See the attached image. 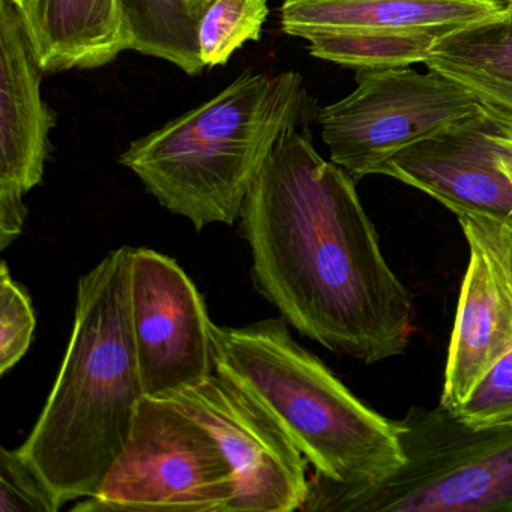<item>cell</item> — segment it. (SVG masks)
Segmentation results:
<instances>
[{
  "label": "cell",
  "instance_id": "16",
  "mask_svg": "<svg viewBox=\"0 0 512 512\" xmlns=\"http://www.w3.org/2000/svg\"><path fill=\"white\" fill-rule=\"evenodd\" d=\"M119 8L130 50L170 62L188 76L203 73L200 19L187 0H119Z\"/></svg>",
  "mask_w": 512,
  "mask_h": 512
},
{
  "label": "cell",
  "instance_id": "17",
  "mask_svg": "<svg viewBox=\"0 0 512 512\" xmlns=\"http://www.w3.org/2000/svg\"><path fill=\"white\" fill-rule=\"evenodd\" d=\"M268 14V0H214L199 25L205 68L223 67L245 43L259 41Z\"/></svg>",
  "mask_w": 512,
  "mask_h": 512
},
{
  "label": "cell",
  "instance_id": "4",
  "mask_svg": "<svg viewBox=\"0 0 512 512\" xmlns=\"http://www.w3.org/2000/svg\"><path fill=\"white\" fill-rule=\"evenodd\" d=\"M214 355L215 371L262 403L317 475L379 481L404 463L397 421L362 403L292 337L283 317L215 326Z\"/></svg>",
  "mask_w": 512,
  "mask_h": 512
},
{
  "label": "cell",
  "instance_id": "10",
  "mask_svg": "<svg viewBox=\"0 0 512 512\" xmlns=\"http://www.w3.org/2000/svg\"><path fill=\"white\" fill-rule=\"evenodd\" d=\"M172 401L214 434L232 464L235 497L224 512L301 511L307 460L250 392L215 371Z\"/></svg>",
  "mask_w": 512,
  "mask_h": 512
},
{
  "label": "cell",
  "instance_id": "2",
  "mask_svg": "<svg viewBox=\"0 0 512 512\" xmlns=\"http://www.w3.org/2000/svg\"><path fill=\"white\" fill-rule=\"evenodd\" d=\"M131 254L116 248L80 278L61 370L19 448L59 509L100 487L145 397L128 305Z\"/></svg>",
  "mask_w": 512,
  "mask_h": 512
},
{
  "label": "cell",
  "instance_id": "13",
  "mask_svg": "<svg viewBox=\"0 0 512 512\" xmlns=\"http://www.w3.org/2000/svg\"><path fill=\"white\" fill-rule=\"evenodd\" d=\"M44 70L13 0H0V248L25 227V196L43 181L56 116L41 97Z\"/></svg>",
  "mask_w": 512,
  "mask_h": 512
},
{
  "label": "cell",
  "instance_id": "18",
  "mask_svg": "<svg viewBox=\"0 0 512 512\" xmlns=\"http://www.w3.org/2000/svg\"><path fill=\"white\" fill-rule=\"evenodd\" d=\"M35 319L31 298L11 277L7 262L0 268V374L13 370L28 353L34 338Z\"/></svg>",
  "mask_w": 512,
  "mask_h": 512
},
{
  "label": "cell",
  "instance_id": "20",
  "mask_svg": "<svg viewBox=\"0 0 512 512\" xmlns=\"http://www.w3.org/2000/svg\"><path fill=\"white\" fill-rule=\"evenodd\" d=\"M55 497L19 449H0V512H58Z\"/></svg>",
  "mask_w": 512,
  "mask_h": 512
},
{
  "label": "cell",
  "instance_id": "6",
  "mask_svg": "<svg viewBox=\"0 0 512 512\" xmlns=\"http://www.w3.org/2000/svg\"><path fill=\"white\" fill-rule=\"evenodd\" d=\"M235 490L214 434L175 401L145 395L121 454L73 511L224 512Z\"/></svg>",
  "mask_w": 512,
  "mask_h": 512
},
{
  "label": "cell",
  "instance_id": "22",
  "mask_svg": "<svg viewBox=\"0 0 512 512\" xmlns=\"http://www.w3.org/2000/svg\"><path fill=\"white\" fill-rule=\"evenodd\" d=\"M13 4L19 8L20 13H25L34 4V0H13Z\"/></svg>",
  "mask_w": 512,
  "mask_h": 512
},
{
  "label": "cell",
  "instance_id": "11",
  "mask_svg": "<svg viewBox=\"0 0 512 512\" xmlns=\"http://www.w3.org/2000/svg\"><path fill=\"white\" fill-rule=\"evenodd\" d=\"M455 215L469 247V265L439 401L452 412H458L512 347V272L505 218L473 211Z\"/></svg>",
  "mask_w": 512,
  "mask_h": 512
},
{
  "label": "cell",
  "instance_id": "5",
  "mask_svg": "<svg viewBox=\"0 0 512 512\" xmlns=\"http://www.w3.org/2000/svg\"><path fill=\"white\" fill-rule=\"evenodd\" d=\"M404 463L379 481L308 479L305 512H512V422L473 425L442 404L401 419Z\"/></svg>",
  "mask_w": 512,
  "mask_h": 512
},
{
  "label": "cell",
  "instance_id": "15",
  "mask_svg": "<svg viewBox=\"0 0 512 512\" xmlns=\"http://www.w3.org/2000/svg\"><path fill=\"white\" fill-rule=\"evenodd\" d=\"M424 65L512 122V4L440 41Z\"/></svg>",
  "mask_w": 512,
  "mask_h": 512
},
{
  "label": "cell",
  "instance_id": "21",
  "mask_svg": "<svg viewBox=\"0 0 512 512\" xmlns=\"http://www.w3.org/2000/svg\"><path fill=\"white\" fill-rule=\"evenodd\" d=\"M188 5H190L191 10L194 11L199 19H202L203 13H205L206 8L214 2V0H187Z\"/></svg>",
  "mask_w": 512,
  "mask_h": 512
},
{
  "label": "cell",
  "instance_id": "1",
  "mask_svg": "<svg viewBox=\"0 0 512 512\" xmlns=\"http://www.w3.org/2000/svg\"><path fill=\"white\" fill-rule=\"evenodd\" d=\"M239 221L254 287L296 331L364 364L406 352L412 293L383 256L355 178L320 157L308 130L280 134Z\"/></svg>",
  "mask_w": 512,
  "mask_h": 512
},
{
  "label": "cell",
  "instance_id": "26",
  "mask_svg": "<svg viewBox=\"0 0 512 512\" xmlns=\"http://www.w3.org/2000/svg\"><path fill=\"white\" fill-rule=\"evenodd\" d=\"M511 2H512V0H511Z\"/></svg>",
  "mask_w": 512,
  "mask_h": 512
},
{
  "label": "cell",
  "instance_id": "25",
  "mask_svg": "<svg viewBox=\"0 0 512 512\" xmlns=\"http://www.w3.org/2000/svg\"><path fill=\"white\" fill-rule=\"evenodd\" d=\"M509 4H512V2H509Z\"/></svg>",
  "mask_w": 512,
  "mask_h": 512
},
{
  "label": "cell",
  "instance_id": "12",
  "mask_svg": "<svg viewBox=\"0 0 512 512\" xmlns=\"http://www.w3.org/2000/svg\"><path fill=\"white\" fill-rule=\"evenodd\" d=\"M379 175L397 179L457 214L512 217V130L485 107L389 158Z\"/></svg>",
  "mask_w": 512,
  "mask_h": 512
},
{
  "label": "cell",
  "instance_id": "19",
  "mask_svg": "<svg viewBox=\"0 0 512 512\" xmlns=\"http://www.w3.org/2000/svg\"><path fill=\"white\" fill-rule=\"evenodd\" d=\"M505 221L512 272V217ZM455 413L473 425L512 422V347Z\"/></svg>",
  "mask_w": 512,
  "mask_h": 512
},
{
  "label": "cell",
  "instance_id": "3",
  "mask_svg": "<svg viewBox=\"0 0 512 512\" xmlns=\"http://www.w3.org/2000/svg\"><path fill=\"white\" fill-rule=\"evenodd\" d=\"M305 100L298 71H245L211 100L134 140L119 163L197 232L232 226L278 137L299 125Z\"/></svg>",
  "mask_w": 512,
  "mask_h": 512
},
{
  "label": "cell",
  "instance_id": "7",
  "mask_svg": "<svg viewBox=\"0 0 512 512\" xmlns=\"http://www.w3.org/2000/svg\"><path fill=\"white\" fill-rule=\"evenodd\" d=\"M505 7L506 0H284L280 23L314 58L379 70L424 64L440 41Z\"/></svg>",
  "mask_w": 512,
  "mask_h": 512
},
{
  "label": "cell",
  "instance_id": "9",
  "mask_svg": "<svg viewBox=\"0 0 512 512\" xmlns=\"http://www.w3.org/2000/svg\"><path fill=\"white\" fill-rule=\"evenodd\" d=\"M128 305L146 397L172 400L215 373L217 325L176 260L151 248H133Z\"/></svg>",
  "mask_w": 512,
  "mask_h": 512
},
{
  "label": "cell",
  "instance_id": "14",
  "mask_svg": "<svg viewBox=\"0 0 512 512\" xmlns=\"http://www.w3.org/2000/svg\"><path fill=\"white\" fill-rule=\"evenodd\" d=\"M22 16L46 74L104 67L130 50L119 0H34Z\"/></svg>",
  "mask_w": 512,
  "mask_h": 512
},
{
  "label": "cell",
  "instance_id": "23",
  "mask_svg": "<svg viewBox=\"0 0 512 512\" xmlns=\"http://www.w3.org/2000/svg\"><path fill=\"white\" fill-rule=\"evenodd\" d=\"M506 2H511V0H506Z\"/></svg>",
  "mask_w": 512,
  "mask_h": 512
},
{
  "label": "cell",
  "instance_id": "24",
  "mask_svg": "<svg viewBox=\"0 0 512 512\" xmlns=\"http://www.w3.org/2000/svg\"><path fill=\"white\" fill-rule=\"evenodd\" d=\"M511 128H512V122H511Z\"/></svg>",
  "mask_w": 512,
  "mask_h": 512
},
{
  "label": "cell",
  "instance_id": "8",
  "mask_svg": "<svg viewBox=\"0 0 512 512\" xmlns=\"http://www.w3.org/2000/svg\"><path fill=\"white\" fill-rule=\"evenodd\" d=\"M356 89L317 115L332 163L355 179L413 143L467 118L481 104L436 71L407 67L356 71Z\"/></svg>",
  "mask_w": 512,
  "mask_h": 512
}]
</instances>
